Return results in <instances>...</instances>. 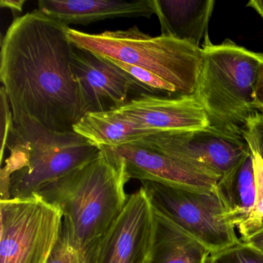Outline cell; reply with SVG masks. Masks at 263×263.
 I'll use <instances>...</instances> for the list:
<instances>
[{
	"instance_id": "obj_4",
	"label": "cell",
	"mask_w": 263,
	"mask_h": 263,
	"mask_svg": "<svg viewBox=\"0 0 263 263\" xmlns=\"http://www.w3.org/2000/svg\"><path fill=\"white\" fill-rule=\"evenodd\" d=\"M203 64L197 98L212 128L244 138L248 124L258 112L254 93L263 53L250 51L226 40L203 44Z\"/></svg>"
},
{
	"instance_id": "obj_26",
	"label": "cell",
	"mask_w": 263,
	"mask_h": 263,
	"mask_svg": "<svg viewBox=\"0 0 263 263\" xmlns=\"http://www.w3.org/2000/svg\"><path fill=\"white\" fill-rule=\"evenodd\" d=\"M247 7L253 8L263 19V0H252L247 4Z\"/></svg>"
},
{
	"instance_id": "obj_11",
	"label": "cell",
	"mask_w": 263,
	"mask_h": 263,
	"mask_svg": "<svg viewBox=\"0 0 263 263\" xmlns=\"http://www.w3.org/2000/svg\"><path fill=\"white\" fill-rule=\"evenodd\" d=\"M124 158L129 179L151 181L212 192L220 178L199 167L140 144L110 147Z\"/></svg>"
},
{
	"instance_id": "obj_20",
	"label": "cell",
	"mask_w": 263,
	"mask_h": 263,
	"mask_svg": "<svg viewBox=\"0 0 263 263\" xmlns=\"http://www.w3.org/2000/svg\"><path fill=\"white\" fill-rule=\"evenodd\" d=\"M207 263H263V253L239 240L232 247L210 255Z\"/></svg>"
},
{
	"instance_id": "obj_23",
	"label": "cell",
	"mask_w": 263,
	"mask_h": 263,
	"mask_svg": "<svg viewBox=\"0 0 263 263\" xmlns=\"http://www.w3.org/2000/svg\"><path fill=\"white\" fill-rule=\"evenodd\" d=\"M254 107L258 113L263 115V63L260 66L254 93Z\"/></svg>"
},
{
	"instance_id": "obj_24",
	"label": "cell",
	"mask_w": 263,
	"mask_h": 263,
	"mask_svg": "<svg viewBox=\"0 0 263 263\" xmlns=\"http://www.w3.org/2000/svg\"><path fill=\"white\" fill-rule=\"evenodd\" d=\"M26 0H1L0 6L2 8H7L13 13H21L23 12Z\"/></svg>"
},
{
	"instance_id": "obj_10",
	"label": "cell",
	"mask_w": 263,
	"mask_h": 263,
	"mask_svg": "<svg viewBox=\"0 0 263 263\" xmlns=\"http://www.w3.org/2000/svg\"><path fill=\"white\" fill-rule=\"evenodd\" d=\"M155 213L142 187L90 248V263H150Z\"/></svg>"
},
{
	"instance_id": "obj_19",
	"label": "cell",
	"mask_w": 263,
	"mask_h": 263,
	"mask_svg": "<svg viewBox=\"0 0 263 263\" xmlns=\"http://www.w3.org/2000/svg\"><path fill=\"white\" fill-rule=\"evenodd\" d=\"M47 263H90V248L78 246L63 221L59 238Z\"/></svg>"
},
{
	"instance_id": "obj_18",
	"label": "cell",
	"mask_w": 263,
	"mask_h": 263,
	"mask_svg": "<svg viewBox=\"0 0 263 263\" xmlns=\"http://www.w3.org/2000/svg\"><path fill=\"white\" fill-rule=\"evenodd\" d=\"M253 157L255 180V204L249 219L238 228V232L241 235L240 241L248 239L263 229V161L256 154L253 153Z\"/></svg>"
},
{
	"instance_id": "obj_9",
	"label": "cell",
	"mask_w": 263,
	"mask_h": 263,
	"mask_svg": "<svg viewBox=\"0 0 263 263\" xmlns=\"http://www.w3.org/2000/svg\"><path fill=\"white\" fill-rule=\"evenodd\" d=\"M71 64L83 116L116 110L140 95H157L108 58L90 50L73 45Z\"/></svg>"
},
{
	"instance_id": "obj_17",
	"label": "cell",
	"mask_w": 263,
	"mask_h": 263,
	"mask_svg": "<svg viewBox=\"0 0 263 263\" xmlns=\"http://www.w3.org/2000/svg\"><path fill=\"white\" fill-rule=\"evenodd\" d=\"M73 130L100 149L138 142L155 133L115 110L86 114L73 125Z\"/></svg>"
},
{
	"instance_id": "obj_6",
	"label": "cell",
	"mask_w": 263,
	"mask_h": 263,
	"mask_svg": "<svg viewBox=\"0 0 263 263\" xmlns=\"http://www.w3.org/2000/svg\"><path fill=\"white\" fill-rule=\"evenodd\" d=\"M152 207L202 243L211 255L239 242L216 191L201 192L143 181Z\"/></svg>"
},
{
	"instance_id": "obj_16",
	"label": "cell",
	"mask_w": 263,
	"mask_h": 263,
	"mask_svg": "<svg viewBox=\"0 0 263 263\" xmlns=\"http://www.w3.org/2000/svg\"><path fill=\"white\" fill-rule=\"evenodd\" d=\"M154 209V208H153ZM150 263H207L211 253L196 238L157 212Z\"/></svg>"
},
{
	"instance_id": "obj_5",
	"label": "cell",
	"mask_w": 263,
	"mask_h": 263,
	"mask_svg": "<svg viewBox=\"0 0 263 263\" xmlns=\"http://www.w3.org/2000/svg\"><path fill=\"white\" fill-rule=\"evenodd\" d=\"M73 46L146 69L176 88L181 97L196 96L203 64L202 48L169 36H152L137 26L90 34L67 29Z\"/></svg>"
},
{
	"instance_id": "obj_12",
	"label": "cell",
	"mask_w": 263,
	"mask_h": 263,
	"mask_svg": "<svg viewBox=\"0 0 263 263\" xmlns=\"http://www.w3.org/2000/svg\"><path fill=\"white\" fill-rule=\"evenodd\" d=\"M114 110L155 133L210 126L204 107L196 96L175 98L142 95Z\"/></svg>"
},
{
	"instance_id": "obj_1",
	"label": "cell",
	"mask_w": 263,
	"mask_h": 263,
	"mask_svg": "<svg viewBox=\"0 0 263 263\" xmlns=\"http://www.w3.org/2000/svg\"><path fill=\"white\" fill-rule=\"evenodd\" d=\"M67 29L36 10L15 18L3 38L0 80L15 125L30 120L70 132L82 118Z\"/></svg>"
},
{
	"instance_id": "obj_2",
	"label": "cell",
	"mask_w": 263,
	"mask_h": 263,
	"mask_svg": "<svg viewBox=\"0 0 263 263\" xmlns=\"http://www.w3.org/2000/svg\"><path fill=\"white\" fill-rule=\"evenodd\" d=\"M128 181L124 158L104 147L95 158L36 194L61 209L72 239L88 249L125 207Z\"/></svg>"
},
{
	"instance_id": "obj_21",
	"label": "cell",
	"mask_w": 263,
	"mask_h": 263,
	"mask_svg": "<svg viewBox=\"0 0 263 263\" xmlns=\"http://www.w3.org/2000/svg\"><path fill=\"white\" fill-rule=\"evenodd\" d=\"M244 138L252 153L258 155L263 161V115L257 113L251 118Z\"/></svg>"
},
{
	"instance_id": "obj_14",
	"label": "cell",
	"mask_w": 263,
	"mask_h": 263,
	"mask_svg": "<svg viewBox=\"0 0 263 263\" xmlns=\"http://www.w3.org/2000/svg\"><path fill=\"white\" fill-rule=\"evenodd\" d=\"M161 35L201 48L208 37V26L214 0H154Z\"/></svg>"
},
{
	"instance_id": "obj_8",
	"label": "cell",
	"mask_w": 263,
	"mask_h": 263,
	"mask_svg": "<svg viewBox=\"0 0 263 263\" xmlns=\"http://www.w3.org/2000/svg\"><path fill=\"white\" fill-rule=\"evenodd\" d=\"M135 144L199 167L219 178L236 167L250 149L245 138L226 135L210 126L157 132Z\"/></svg>"
},
{
	"instance_id": "obj_15",
	"label": "cell",
	"mask_w": 263,
	"mask_h": 263,
	"mask_svg": "<svg viewBox=\"0 0 263 263\" xmlns=\"http://www.w3.org/2000/svg\"><path fill=\"white\" fill-rule=\"evenodd\" d=\"M215 191L232 226L238 229L246 222L255 200L254 157L250 149L236 167L220 178Z\"/></svg>"
},
{
	"instance_id": "obj_25",
	"label": "cell",
	"mask_w": 263,
	"mask_h": 263,
	"mask_svg": "<svg viewBox=\"0 0 263 263\" xmlns=\"http://www.w3.org/2000/svg\"><path fill=\"white\" fill-rule=\"evenodd\" d=\"M241 241L247 243L249 246L258 249V251L263 253V229L258 232V233L249 237L248 239Z\"/></svg>"
},
{
	"instance_id": "obj_13",
	"label": "cell",
	"mask_w": 263,
	"mask_h": 263,
	"mask_svg": "<svg viewBox=\"0 0 263 263\" xmlns=\"http://www.w3.org/2000/svg\"><path fill=\"white\" fill-rule=\"evenodd\" d=\"M38 10L66 27L118 18L149 19L155 14L154 0H41Z\"/></svg>"
},
{
	"instance_id": "obj_22",
	"label": "cell",
	"mask_w": 263,
	"mask_h": 263,
	"mask_svg": "<svg viewBox=\"0 0 263 263\" xmlns=\"http://www.w3.org/2000/svg\"><path fill=\"white\" fill-rule=\"evenodd\" d=\"M0 113H1V161H4V152L7 147L9 135L13 127V119L11 107L4 87L0 90Z\"/></svg>"
},
{
	"instance_id": "obj_3",
	"label": "cell",
	"mask_w": 263,
	"mask_h": 263,
	"mask_svg": "<svg viewBox=\"0 0 263 263\" xmlns=\"http://www.w3.org/2000/svg\"><path fill=\"white\" fill-rule=\"evenodd\" d=\"M1 170V199L24 198L95 158L101 149L74 132L48 130L30 120L13 124Z\"/></svg>"
},
{
	"instance_id": "obj_7",
	"label": "cell",
	"mask_w": 263,
	"mask_h": 263,
	"mask_svg": "<svg viewBox=\"0 0 263 263\" xmlns=\"http://www.w3.org/2000/svg\"><path fill=\"white\" fill-rule=\"evenodd\" d=\"M62 212L34 193L0 201V263H47L62 227Z\"/></svg>"
}]
</instances>
